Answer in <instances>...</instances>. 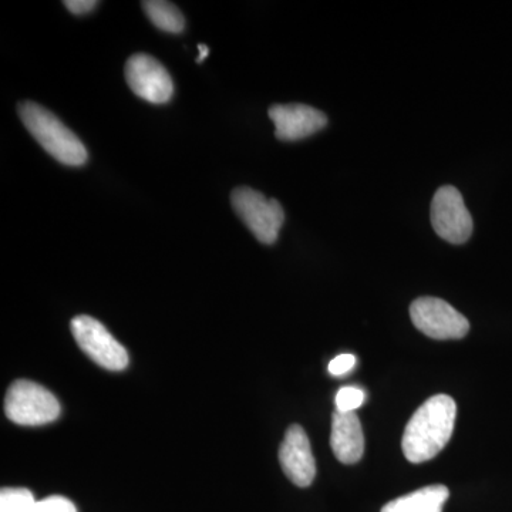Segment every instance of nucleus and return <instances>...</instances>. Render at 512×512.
<instances>
[{"label": "nucleus", "mask_w": 512, "mask_h": 512, "mask_svg": "<svg viewBox=\"0 0 512 512\" xmlns=\"http://www.w3.org/2000/svg\"><path fill=\"white\" fill-rule=\"evenodd\" d=\"M456 416V402L447 394H436L421 404L404 429V457L414 464L433 460L453 436Z\"/></svg>", "instance_id": "f257e3e1"}, {"label": "nucleus", "mask_w": 512, "mask_h": 512, "mask_svg": "<svg viewBox=\"0 0 512 512\" xmlns=\"http://www.w3.org/2000/svg\"><path fill=\"white\" fill-rule=\"evenodd\" d=\"M19 116L37 143L59 163L69 167H80L87 163L89 154L82 140L64 126L52 111L33 101H23L19 104Z\"/></svg>", "instance_id": "f03ea898"}, {"label": "nucleus", "mask_w": 512, "mask_h": 512, "mask_svg": "<svg viewBox=\"0 0 512 512\" xmlns=\"http://www.w3.org/2000/svg\"><path fill=\"white\" fill-rule=\"evenodd\" d=\"M231 204L259 242L275 244L285 222L284 208L275 198L265 197L249 187H238L232 191Z\"/></svg>", "instance_id": "7ed1b4c3"}, {"label": "nucleus", "mask_w": 512, "mask_h": 512, "mask_svg": "<svg viewBox=\"0 0 512 512\" xmlns=\"http://www.w3.org/2000/svg\"><path fill=\"white\" fill-rule=\"evenodd\" d=\"M5 413L19 426H43L60 416V403L40 384L18 380L6 394Z\"/></svg>", "instance_id": "20e7f679"}, {"label": "nucleus", "mask_w": 512, "mask_h": 512, "mask_svg": "<svg viewBox=\"0 0 512 512\" xmlns=\"http://www.w3.org/2000/svg\"><path fill=\"white\" fill-rule=\"evenodd\" d=\"M430 220L436 234L450 244H466L473 235V217L463 195L453 185H443L434 194Z\"/></svg>", "instance_id": "39448f33"}, {"label": "nucleus", "mask_w": 512, "mask_h": 512, "mask_svg": "<svg viewBox=\"0 0 512 512\" xmlns=\"http://www.w3.org/2000/svg\"><path fill=\"white\" fill-rule=\"evenodd\" d=\"M413 325L431 339H463L470 330V323L463 313L439 298L416 299L410 306Z\"/></svg>", "instance_id": "423d86ee"}, {"label": "nucleus", "mask_w": 512, "mask_h": 512, "mask_svg": "<svg viewBox=\"0 0 512 512\" xmlns=\"http://www.w3.org/2000/svg\"><path fill=\"white\" fill-rule=\"evenodd\" d=\"M72 333L80 349L97 365L114 372L126 369V349L99 320L87 315L77 316L72 320Z\"/></svg>", "instance_id": "0eeeda50"}, {"label": "nucleus", "mask_w": 512, "mask_h": 512, "mask_svg": "<svg viewBox=\"0 0 512 512\" xmlns=\"http://www.w3.org/2000/svg\"><path fill=\"white\" fill-rule=\"evenodd\" d=\"M128 87L140 99L153 104L168 103L174 94V83L167 69L154 57L138 53L126 63Z\"/></svg>", "instance_id": "6e6552de"}, {"label": "nucleus", "mask_w": 512, "mask_h": 512, "mask_svg": "<svg viewBox=\"0 0 512 512\" xmlns=\"http://www.w3.org/2000/svg\"><path fill=\"white\" fill-rule=\"evenodd\" d=\"M268 114L281 141L303 140L328 126L326 114L306 104H275Z\"/></svg>", "instance_id": "1a4fd4ad"}, {"label": "nucleus", "mask_w": 512, "mask_h": 512, "mask_svg": "<svg viewBox=\"0 0 512 512\" xmlns=\"http://www.w3.org/2000/svg\"><path fill=\"white\" fill-rule=\"evenodd\" d=\"M279 461L286 477L298 487H309L316 476L315 457L312 454L308 434L298 424L286 431L284 443L279 450Z\"/></svg>", "instance_id": "9d476101"}, {"label": "nucleus", "mask_w": 512, "mask_h": 512, "mask_svg": "<svg viewBox=\"0 0 512 512\" xmlns=\"http://www.w3.org/2000/svg\"><path fill=\"white\" fill-rule=\"evenodd\" d=\"M330 447L343 464H355L363 457L365 436L356 413H333Z\"/></svg>", "instance_id": "9b49d317"}, {"label": "nucleus", "mask_w": 512, "mask_h": 512, "mask_svg": "<svg viewBox=\"0 0 512 512\" xmlns=\"http://www.w3.org/2000/svg\"><path fill=\"white\" fill-rule=\"evenodd\" d=\"M448 497L450 491L446 485H427L390 501L384 505L382 512H443Z\"/></svg>", "instance_id": "f8f14e48"}, {"label": "nucleus", "mask_w": 512, "mask_h": 512, "mask_svg": "<svg viewBox=\"0 0 512 512\" xmlns=\"http://www.w3.org/2000/svg\"><path fill=\"white\" fill-rule=\"evenodd\" d=\"M143 9L156 28L167 33H181L185 28V19L181 10L165 0H147Z\"/></svg>", "instance_id": "ddd939ff"}, {"label": "nucleus", "mask_w": 512, "mask_h": 512, "mask_svg": "<svg viewBox=\"0 0 512 512\" xmlns=\"http://www.w3.org/2000/svg\"><path fill=\"white\" fill-rule=\"evenodd\" d=\"M37 501L28 488H3L0 512H33Z\"/></svg>", "instance_id": "4468645a"}, {"label": "nucleus", "mask_w": 512, "mask_h": 512, "mask_svg": "<svg viewBox=\"0 0 512 512\" xmlns=\"http://www.w3.org/2000/svg\"><path fill=\"white\" fill-rule=\"evenodd\" d=\"M365 402V393L355 386L342 387L336 394V412L355 413Z\"/></svg>", "instance_id": "2eb2a0df"}, {"label": "nucleus", "mask_w": 512, "mask_h": 512, "mask_svg": "<svg viewBox=\"0 0 512 512\" xmlns=\"http://www.w3.org/2000/svg\"><path fill=\"white\" fill-rule=\"evenodd\" d=\"M33 512H77L72 501L60 495L47 497L45 500L37 501Z\"/></svg>", "instance_id": "dca6fc26"}, {"label": "nucleus", "mask_w": 512, "mask_h": 512, "mask_svg": "<svg viewBox=\"0 0 512 512\" xmlns=\"http://www.w3.org/2000/svg\"><path fill=\"white\" fill-rule=\"evenodd\" d=\"M356 365V357L353 355H339L329 363V373L332 376H343L350 372Z\"/></svg>", "instance_id": "f3484780"}, {"label": "nucleus", "mask_w": 512, "mask_h": 512, "mask_svg": "<svg viewBox=\"0 0 512 512\" xmlns=\"http://www.w3.org/2000/svg\"><path fill=\"white\" fill-rule=\"evenodd\" d=\"M99 2L96 0H66L64 6L73 13V15H86L97 8Z\"/></svg>", "instance_id": "a211bd4d"}, {"label": "nucleus", "mask_w": 512, "mask_h": 512, "mask_svg": "<svg viewBox=\"0 0 512 512\" xmlns=\"http://www.w3.org/2000/svg\"><path fill=\"white\" fill-rule=\"evenodd\" d=\"M198 50H200V55H198L197 57V62H204L205 57H208V55H210V47H208L207 45H198Z\"/></svg>", "instance_id": "6ab92c4d"}]
</instances>
